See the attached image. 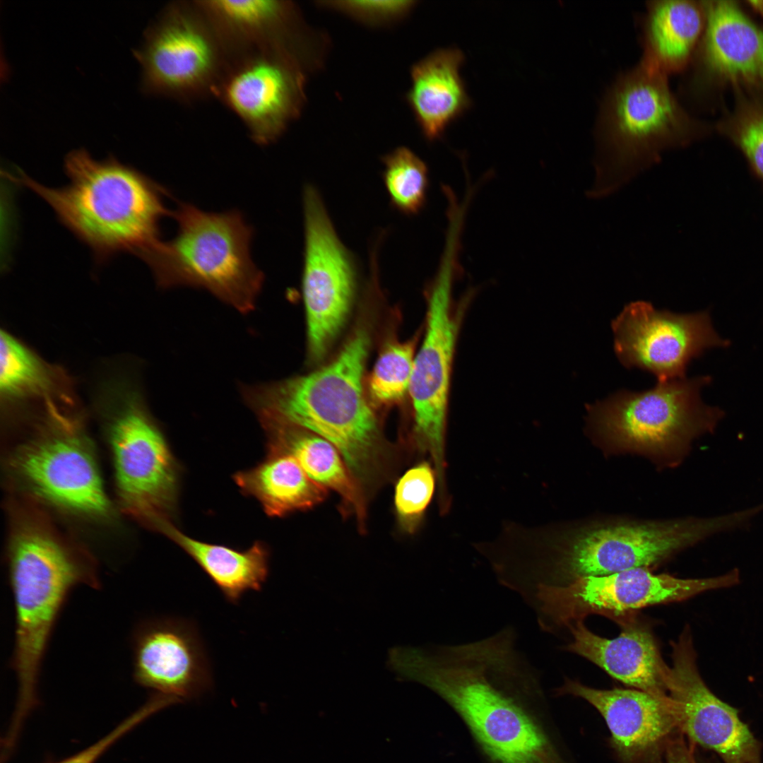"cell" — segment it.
Segmentation results:
<instances>
[{"mask_svg": "<svg viewBox=\"0 0 763 763\" xmlns=\"http://www.w3.org/2000/svg\"><path fill=\"white\" fill-rule=\"evenodd\" d=\"M402 672L440 697L492 763H564L529 704L540 676L507 626L473 641L408 649Z\"/></svg>", "mask_w": 763, "mask_h": 763, "instance_id": "cell-1", "label": "cell"}, {"mask_svg": "<svg viewBox=\"0 0 763 763\" xmlns=\"http://www.w3.org/2000/svg\"><path fill=\"white\" fill-rule=\"evenodd\" d=\"M369 345L368 333L359 329L319 370L244 390L259 418L300 427L333 444L363 491L384 476L389 452L362 391Z\"/></svg>", "mask_w": 763, "mask_h": 763, "instance_id": "cell-2", "label": "cell"}, {"mask_svg": "<svg viewBox=\"0 0 763 763\" xmlns=\"http://www.w3.org/2000/svg\"><path fill=\"white\" fill-rule=\"evenodd\" d=\"M737 512L670 520L608 519L563 530L530 554L514 556L508 586L526 601L583 577L655 566L715 534L740 527Z\"/></svg>", "mask_w": 763, "mask_h": 763, "instance_id": "cell-3", "label": "cell"}, {"mask_svg": "<svg viewBox=\"0 0 763 763\" xmlns=\"http://www.w3.org/2000/svg\"><path fill=\"white\" fill-rule=\"evenodd\" d=\"M64 170L69 182L61 187L23 172L13 180L42 198L98 259L122 252L140 256L160 240L159 222L167 213L163 187L113 157L97 160L84 149L67 155Z\"/></svg>", "mask_w": 763, "mask_h": 763, "instance_id": "cell-4", "label": "cell"}, {"mask_svg": "<svg viewBox=\"0 0 763 763\" xmlns=\"http://www.w3.org/2000/svg\"><path fill=\"white\" fill-rule=\"evenodd\" d=\"M668 76L641 58L605 91L593 126L596 177L590 196L613 193L665 151L702 136L704 125L685 110Z\"/></svg>", "mask_w": 763, "mask_h": 763, "instance_id": "cell-5", "label": "cell"}, {"mask_svg": "<svg viewBox=\"0 0 763 763\" xmlns=\"http://www.w3.org/2000/svg\"><path fill=\"white\" fill-rule=\"evenodd\" d=\"M8 579L16 612V642L11 667L18 682L14 715L25 719L38 703L43 658L58 617L79 584L99 588L95 564L37 522L17 527L7 552Z\"/></svg>", "mask_w": 763, "mask_h": 763, "instance_id": "cell-6", "label": "cell"}, {"mask_svg": "<svg viewBox=\"0 0 763 763\" xmlns=\"http://www.w3.org/2000/svg\"><path fill=\"white\" fill-rule=\"evenodd\" d=\"M711 381L704 375L657 382L652 389L620 390L586 404V430L605 453H632L656 463L678 464L692 441L712 433L724 412L702 401Z\"/></svg>", "mask_w": 763, "mask_h": 763, "instance_id": "cell-7", "label": "cell"}, {"mask_svg": "<svg viewBox=\"0 0 763 763\" xmlns=\"http://www.w3.org/2000/svg\"><path fill=\"white\" fill-rule=\"evenodd\" d=\"M176 236L160 239L140 258L164 288L206 289L243 313L254 309L264 276L250 255L253 229L237 211L208 213L180 203Z\"/></svg>", "mask_w": 763, "mask_h": 763, "instance_id": "cell-8", "label": "cell"}, {"mask_svg": "<svg viewBox=\"0 0 763 763\" xmlns=\"http://www.w3.org/2000/svg\"><path fill=\"white\" fill-rule=\"evenodd\" d=\"M740 582L737 568L716 576L682 579L636 567L541 589L524 603L533 610L539 627L554 634L592 614L616 622L642 608L683 601Z\"/></svg>", "mask_w": 763, "mask_h": 763, "instance_id": "cell-9", "label": "cell"}, {"mask_svg": "<svg viewBox=\"0 0 763 763\" xmlns=\"http://www.w3.org/2000/svg\"><path fill=\"white\" fill-rule=\"evenodd\" d=\"M134 56L146 93L190 102L213 92L230 60L197 1L167 6Z\"/></svg>", "mask_w": 763, "mask_h": 763, "instance_id": "cell-10", "label": "cell"}, {"mask_svg": "<svg viewBox=\"0 0 763 763\" xmlns=\"http://www.w3.org/2000/svg\"><path fill=\"white\" fill-rule=\"evenodd\" d=\"M456 258L443 256L426 295V331L415 356L410 383L418 446L430 456L439 482L445 481V440L449 392L459 332L474 291L456 302L453 287L461 273Z\"/></svg>", "mask_w": 763, "mask_h": 763, "instance_id": "cell-11", "label": "cell"}, {"mask_svg": "<svg viewBox=\"0 0 763 763\" xmlns=\"http://www.w3.org/2000/svg\"><path fill=\"white\" fill-rule=\"evenodd\" d=\"M302 198V287L309 350L317 360L324 356L346 319L355 294L357 268L339 239L318 190L307 184Z\"/></svg>", "mask_w": 763, "mask_h": 763, "instance_id": "cell-12", "label": "cell"}, {"mask_svg": "<svg viewBox=\"0 0 763 763\" xmlns=\"http://www.w3.org/2000/svg\"><path fill=\"white\" fill-rule=\"evenodd\" d=\"M611 327L622 365L649 372L658 382L685 378L693 359L730 344L714 329L708 311L676 314L646 301L627 304Z\"/></svg>", "mask_w": 763, "mask_h": 763, "instance_id": "cell-13", "label": "cell"}, {"mask_svg": "<svg viewBox=\"0 0 763 763\" xmlns=\"http://www.w3.org/2000/svg\"><path fill=\"white\" fill-rule=\"evenodd\" d=\"M117 492L124 510L161 528L174 505L176 465L160 431L141 406L130 401L109 428Z\"/></svg>", "mask_w": 763, "mask_h": 763, "instance_id": "cell-14", "label": "cell"}, {"mask_svg": "<svg viewBox=\"0 0 763 763\" xmlns=\"http://www.w3.org/2000/svg\"><path fill=\"white\" fill-rule=\"evenodd\" d=\"M304 77L297 57L280 50L232 57L213 96L235 113L259 144L275 141L300 112Z\"/></svg>", "mask_w": 763, "mask_h": 763, "instance_id": "cell-15", "label": "cell"}, {"mask_svg": "<svg viewBox=\"0 0 763 763\" xmlns=\"http://www.w3.org/2000/svg\"><path fill=\"white\" fill-rule=\"evenodd\" d=\"M11 466L35 494L52 504L90 516H104L110 510L87 441L61 419L19 446L12 456Z\"/></svg>", "mask_w": 763, "mask_h": 763, "instance_id": "cell-16", "label": "cell"}, {"mask_svg": "<svg viewBox=\"0 0 763 763\" xmlns=\"http://www.w3.org/2000/svg\"><path fill=\"white\" fill-rule=\"evenodd\" d=\"M670 646L672 665L665 683L679 731L692 744L715 752L723 763H761V743L737 709L714 694L702 678L689 625Z\"/></svg>", "mask_w": 763, "mask_h": 763, "instance_id": "cell-17", "label": "cell"}, {"mask_svg": "<svg viewBox=\"0 0 763 763\" xmlns=\"http://www.w3.org/2000/svg\"><path fill=\"white\" fill-rule=\"evenodd\" d=\"M133 652L135 681L154 693L182 702L213 685L208 656L190 621L165 617L143 622L134 634Z\"/></svg>", "mask_w": 763, "mask_h": 763, "instance_id": "cell-18", "label": "cell"}, {"mask_svg": "<svg viewBox=\"0 0 763 763\" xmlns=\"http://www.w3.org/2000/svg\"><path fill=\"white\" fill-rule=\"evenodd\" d=\"M557 695L580 697L594 706L610 731V744L622 763H649L680 731L672 700L636 689L601 690L565 678Z\"/></svg>", "mask_w": 763, "mask_h": 763, "instance_id": "cell-19", "label": "cell"}, {"mask_svg": "<svg viewBox=\"0 0 763 763\" xmlns=\"http://www.w3.org/2000/svg\"><path fill=\"white\" fill-rule=\"evenodd\" d=\"M704 3L706 21L693 82L710 78L763 91V29L733 1Z\"/></svg>", "mask_w": 763, "mask_h": 763, "instance_id": "cell-20", "label": "cell"}, {"mask_svg": "<svg viewBox=\"0 0 763 763\" xmlns=\"http://www.w3.org/2000/svg\"><path fill=\"white\" fill-rule=\"evenodd\" d=\"M621 628L613 639L591 632L584 620L572 624L567 630L572 641L564 650L592 662L622 683L668 699L665 676L668 668L662 658L650 627L634 613L616 621Z\"/></svg>", "mask_w": 763, "mask_h": 763, "instance_id": "cell-21", "label": "cell"}, {"mask_svg": "<svg viewBox=\"0 0 763 763\" xmlns=\"http://www.w3.org/2000/svg\"><path fill=\"white\" fill-rule=\"evenodd\" d=\"M464 61L460 49L439 48L411 69L408 101L429 141L440 138L447 127L472 105L460 73Z\"/></svg>", "mask_w": 763, "mask_h": 763, "instance_id": "cell-22", "label": "cell"}, {"mask_svg": "<svg viewBox=\"0 0 763 763\" xmlns=\"http://www.w3.org/2000/svg\"><path fill=\"white\" fill-rule=\"evenodd\" d=\"M231 57L251 52L281 50L295 54L289 40L295 8L272 0L198 1Z\"/></svg>", "mask_w": 763, "mask_h": 763, "instance_id": "cell-23", "label": "cell"}, {"mask_svg": "<svg viewBox=\"0 0 763 763\" xmlns=\"http://www.w3.org/2000/svg\"><path fill=\"white\" fill-rule=\"evenodd\" d=\"M704 1L652 0L640 21L641 59L667 74L684 70L703 34Z\"/></svg>", "mask_w": 763, "mask_h": 763, "instance_id": "cell-24", "label": "cell"}, {"mask_svg": "<svg viewBox=\"0 0 763 763\" xmlns=\"http://www.w3.org/2000/svg\"><path fill=\"white\" fill-rule=\"evenodd\" d=\"M262 423L272 434L274 448L291 454L307 475L326 490L336 492L355 514L358 527L365 531V492L350 473L337 448L309 431L278 421L263 418Z\"/></svg>", "mask_w": 763, "mask_h": 763, "instance_id": "cell-25", "label": "cell"}, {"mask_svg": "<svg viewBox=\"0 0 763 763\" xmlns=\"http://www.w3.org/2000/svg\"><path fill=\"white\" fill-rule=\"evenodd\" d=\"M161 531L197 563L230 603L237 604L249 591H261L267 580L269 551L262 543L239 550L190 538L170 522Z\"/></svg>", "mask_w": 763, "mask_h": 763, "instance_id": "cell-26", "label": "cell"}, {"mask_svg": "<svg viewBox=\"0 0 763 763\" xmlns=\"http://www.w3.org/2000/svg\"><path fill=\"white\" fill-rule=\"evenodd\" d=\"M235 480L271 516L311 509L327 496V490L311 479L291 454L276 448L261 464L236 474Z\"/></svg>", "mask_w": 763, "mask_h": 763, "instance_id": "cell-27", "label": "cell"}, {"mask_svg": "<svg viewBox=\"0 0 763 763\" xmlns=\"http://www.w3.org/2000/svg\"><path fill=\"white\" fill-rule=\"evenodd\" d=\"M382 160L383 178L391 204L404 215L418 214L426 202L428 174L425 163L406 147L396 148Z\"/></svg>", "mask_w": 763, "mask_h": 763, "instance_id": "cell-28", "label": "cell"}, {"mask_svg": "<svg viewBox=\"0 0 763 763\" xmlns=\"http://www.w3.org/2000/svg\"><path fill=\"white\" fill-rule=\"evenodd\" d=\"M45 366L12 336L0 335V389L6 396L38 394L47 390L50 379Z\"/></svg>", "mask_w": 763, "mask_h": 763, "instance_id": "cell-29", "label": "cell"}, {"mask_svg": "<svg viewBox=\"0 0 763 763\" xmlns=\"http://www.w3.org/2000/svg\"><path fill=\"white\" fill-rule=\"evenodd\" d=\"M415 340L391 343L377 359L369 379V391L376 404H389L409 391L415 360Z\"/></svg>", "mask_w": 763, "mask_h": 763, "instance_id": "cell-30", "label": "cell"}, {"mask_svg": "<svg viewBox=\"0 0 763 763\" xmlns=\"http://www.w3.org/2000/svg\"><path fill=\"white\" fill-rule=\"evenodd\" d=\"M437 482L435 470L427 461L409 468L398 480L394 506L403 531L408 533L417 531L433 497Z\"/></svg>", "mask_w": 763, "mask_h": 763, "instance_id": "cell-31", "label": "cell"}, {"mask_svg": "<svg viewBox=\"0 0 763 763\" xmlns=\"http://www.w3.org/2000/svg\"><path fill=\"white\" fill-rule=\"evenodd\" d=\"M719 128L740 148L753 172L763 181V102L741 96Z\"/></svg>", "mask_w": 763, "mask_h": 763, "instance_id": "cell-32", "label": "cell"}, {"mask_svg": "<svg viewBox=\"0 0 763 763\" xmlns=\"http://www.w3.org/2000/svg\"><path fill=\"white\" fill-rule=\"evenodd\" d=\"M165 707V704L161 698L150 696L144 705L94 744L61 760L47 763H95L118 740Z\"/></svg>", "mask_w": 763, "mask_h": 763, "instance_id": "cell-33", "label": "cell"}, {"mask_svg": "<svg viewBox=\"0 0 763 763\" xmlns=\"http://www.w3.org/2000/svg\"><path fill=\"white\" fill-rule=\"evenodd\" d=\"M321 5L374 25L391 22L405 16L414 6V1H329Z\"/></svg>", "mask_w": 763, "mask_h": 763, "instance_id": "cell-34", "label": "cell"}, {"mask_svg": "<svg viewBox=\"0 0 763 763\" xmlns=\"http://www.w3.org/2000/svg\"><path fill=\"white\" fill-rule=\"evenodd\" d=\"M692 746L678 731L666 741L649 763H697Z\"/></svg>", "mask_w": 763, "mask_h": 763, "instance_id": "cell-35", "label": "cell"}, {"mask_svg": "<svg viewBox=\"0 0 763 763\" xmlns=\"http://www.w3.org/2000/svg\"><path fill=\"white\" fill-rule=\"evenodd\" d=\"M749 3L750 6L763 17V1H749Z\"/></svg>", "mask_w": 763, "mask_h": 763, "instance_id": "cell-36", "label": "cell"}]
</instances>
